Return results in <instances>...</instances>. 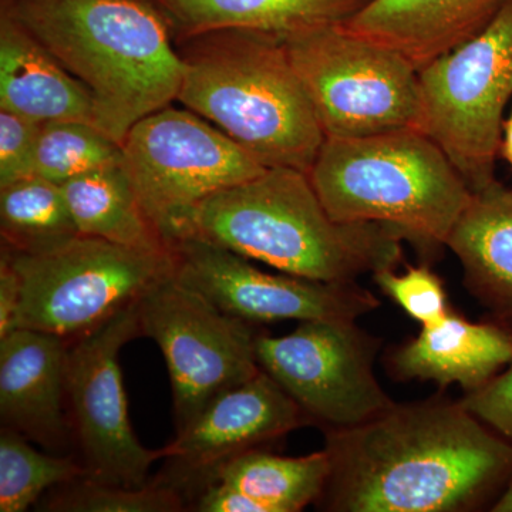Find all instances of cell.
Returning a JSON list of instances; mask_svg holds the SVG:
<instances>
[{
    "label": "cell",
    "mask_w": 512,
    "mask_h": 512,
    "mask_svg": "<svg viewBox=\"0 0 512 512\" xmlns=\"http://www.w3.org/2000/svg\"><path fill=\"white\" fill-rule=\"evenodd\" d=\"M330 473L318 500L339 512H448L468 507L512 468V444L460 403L396 404L328 429Z\"/></svg>",
    "instance_id": "obj_1"
},
{
    "label": "cell",
    "mask_w": 512,
    "mask_h": 512,
    "mask_svg": "<svg viewBox=\"0 0 512 512\" xmlns=\"http://www.w3.org/2000/svg\"><path fill=\"white\" fill-rule=\"evenodd\" d=\"M0 10L89 90L97 128L117 143L177 101L183 60L153 0H0Z\"/></svg>",
    "instance_id": "obj_2"
},
{
    "label": "cell",
    "mask_w": 512,
    "mask_h": 512,
    "mask_svg": "<svg viewBox=\"0 0 512 512\" xmlns=\"http://www.w3.org/2000/svg\"><path fill=\"white\" fill-rule=\"evenodd\" d=\"M187 237L320 282H355L394 269L404 241L386 225L333 220L308 173L289 167L265 168L215 192L192 211L180 239Z\"/></svg>",
    "instance_id": "obj_3"
},
{
    "label": "cell",
    "mask_w": 512,
    "mask_h": 512,
    "mask_svg": "<svg viewBox=\"0 0 512 512\" xmlns=\"http://www.w3.org/2000/svg\"><path fill=\"white\" fill-rule=\"evenodd\" d=\"M177 42L183 60L178 103L265 167L309 173L325 134L284 40L221 29Z\"/></svg>",
    "instance_id": "obj_4"
},
{
    "label": "cell",
    "mask_w": 512,
    "mask_h": 512,
    "mask_svg": "<svg viewBox=\"0 0 512 512\" xmlns=\"http://www.w3.org/2000/svg\"><path fill=\"white\" fill-rule=\"evenodd\" d=\"M308 175L333 220L386 225L423 247L447 244L473 195L441 148L416 128L326 137Z\"/></svg>",
    "instance_id": "obj_5"
},
{
    "label": "cell",
    "mask_w": 512,
    "mask_h": 512,
    "mask_svg": "<svg viewBox=\"0 0 512 512\" xmlns=\"http://www.w3.org/2000/svg\"><path fill=\"white\" fill-rule=\"evenodd\" d=\"M2 251L22 285L13 329L52 333L67 342L99 328L174 274L171 248H130L86 235L40 254Z\"/></svg>",
    "instance_id": "obj_6"
},
{
    "label": "cell",
    "mask_w": 512,
    "mask_h": 512,
    "mask_svg": "<svg viewBox=\"0 0 512 512\" xmlns=\"http://www.w3.org/2000/svg\"><path fill=\"white\" fill-rule=\"evenodd\" d=\"M414 128L433 140L471 192L495 181L512 97V0L480 33L419 70Z\"/></svg>",
    "instance_id": "obj_7"
},
{
    "label": "cell",
    "mask_w": 512,
    "mask_h": 512,
    "mask_svg": "<svg viewBox=\"0 0 512 512\" xmlns=\"http://www.w3.org/2000/svg\"><path fill=\"white\" fill-rule=\"evenodd\" d=\"M284 42L325 138L414 128L419 70L402 53L342 25L305 30Z\"/></svg>",
    "instance_id": "obj_8"
},
{
    "label": "cell",
    "mask_w": 512,
    "mask_h": 512,
    "mask_svg": "<svg viewBox=\"0 0 512 512\" xmlns=\"http://www.w3.org/2000/svg\"><path fill=\"white\" fill-rule=\"evenodd\" d=\"M121 150V167L168 245L183 237L202 201L268 168L194 111L174 104L134 124Z\"/></svg>",
    "instance_id": "obj_9"
},
{
    "label": "cell",
    "mask_w": 512,
    "mask_h": 512,
    "mask_svg": "<svg viewBox=\"0 0 512 512\" xmlns=\"http://www.w3.org/2000/svg\"><path fill=\"white\" fill-rule=\"evenodd\" d=\"M140 335L157 343L173 387L178 431L220 394L259 375L252 323L212 305L174 274L138 301Z\"/></svg>",
    "instance_id": "obj_10"
},
{
    "label": "cell",
    "mask_w": 512,
    "mask_h": 512,
    "mask_svg": "<svg viewBox=\"0 0 512 512\" xmlns=\"http://www.w3.org/2000/svg\"><path fill=\"white\" fill-rule=\"evenodd\" d=\"M379 346L356 320H305L285 336L258 335L256 359L305 417L348 429L394 406L373 370Z\"/></svg>",
    "instance_id": "obj_11"
},
{
    "label": "cell",
    "mask_w": 512,
    "mask_h": 512,
    "mask_svg": "<svg viewBox=\"0 0 512 512\" xmlns=\"http://www.w3.org/2000/svg\"><path fill=\"white\" fill-rule=\"evenodd\" d=\"M140 336L138 302L99 328L69 343L66 394L77 460L86 478L100 483L144 487L163 450L144 447L128 417L120 352Z\"/></svg>",
    "instance_id": "obj_12"
},
{
    "label": "cell",
    "mask_w": 512,
    "mask_h": 512,
    "mask_svg": "<svg viewBox=\"0 0 512 512\" xmlns=\"http://www.w3.org/2000/svg\"><path fill=\"white\" fill-rule=\"evenodd\" d=\"M174 276L222 312L245 322L357 320L379 308L373 293L355 282H320L272 275L248 258L197 237L170 244Z\"/></svg>",
    "instance_id": "obj_13"
},
{
    "label": "cell",
    "mask_w": 512,
    "mask_h": 512,
    "mask_svg": "<svg viewBox=\"0 0 512 512\" xmlns=\"http://www.w3.org/2000/svg\"><path fill=\"white\" fill-rule=\"evenodd\" d=\"M295 400L261 370L248 382L215 397L190 426L161 448L164 471L156 478L195 497L229 460L302 426Z\"/></svg>",
    "instance_id": "obj_14"
},
{
    "label": "cell",
    "mask_w": 512,
    "mask_h": 512,
    "mask_svg": "<svg viewBox=\"0 0 512 512\" xmlns=\"http://www.w3.org/2000/svg\"><path fill=\"white\" fill-rule=\"evenodd\" d=\"M66 339L32 329L0 338V420L55 454L72 441L67 414Z\"/></svg>",
    "instance_id": "obj_15"
},
{
    "label": "cell",
    "mask_w": 512,
    "mask_h": 512,
    "mask_svg": "<svg viewBox=\"0 0 512 512\" xmlns=\"http://www.w3.org/2000/svg\"><path fill=\"white\" fill-rule=\"evenodd\" d=\"M511 0H372L340 23L423 69L480 33Z\"/></svg>",
    "instance_id": "obj_16"
},
{
    "label": "cell",
    "mask_w": 512,
    "mask_h": 512,
    "mask_svg": "<svg viewBox=\"0 0 512 512\" xmlns=\"http://www.w3.org/2000/svg\"><path fill=\"white\" fill-rule=\"evenodd\" d=\"M0 110L40 124L82 121L96 126L89 90L74 79L28 30L2 10Z\"/></svg>",
    "instance_id": "obj_17"
},
{
    "label": "cell",
    "mask_w": 512,
    "mask_h": 512,
    "mask_svg": "<svg viewBox=\"0 0 512 512\" xmlns=\"http://www.w3.org/2000/svg\"><path fill=\"white\" fill-rule=\"evenodd\" d=\"M512 360V335L500 326L473 323L448 312L423 326L420 335L390 359L394 375L431 380L440 386L460 384L471 393L490 382Z\"/></svg>",
    "instance_id": "obj_18"
},
{
    "label": "cell",
    "mask_w": 512,
    "mask_h": 512,
    "mask_svg": "<svg viewBox=\"0 0 512 512\" xmlns=\"http://www.w3.org/2000/svg\"><path fill=\"white\" fill-rule=\"evenodd\" d=\"M446 245L461 262L470 292L512 323V188L495 180L473 192Z\"/></svg>",
    "instance_id": "obj_19"
},
{
    "label": "cell",
    "mask_w": 512,
    "mask_h": 512,
    "mask_svg": "<svg viewBox=\"0 0 512 512\" xmlns=\"http://www.w3.org/2000/svg\"><path fill=\"white\" fill-rule=\"evenodd\" d=\"M178 39L221 29L251 30L285 40L340 25L372 0H153Z\"/></svg>",
    "instance_id": "obj_20"
},
{
    "label": "cell",
    "mask_w": 512,
    "mask_h": 512,
    "mask_svg": "<svg viewBox=\"0 0 512 512\" xmlns=\"http://www.w3.org/2000/svg\"><path fill=\"white\" fill-rule=\"evenodd\" d=\"M62 190L80 235L130 248L170 249L141 207L121 163L72 178Z\"/></svg>",
    "instance_id": "obj_21"
},
{
    "label": "cell",
    "mask_w": 512,
    "mask_h": 512,
    "mask_svg": "<svg viewBox=\"0 0 512 512\" xmlns=\"http://www.w3.org/2000/svg\"><path fill=\"white\" fill-rule=\"evenodd\" d=\"M329 473L325 448L303 457L276 456L255 448L225 463L214 481L251 495L269 512H298L319 500Z\"/></svg>",
    "instance_id": "obj_22"
},
{
    "label": "cell",
    "mask_w": 512,
    "mask_h": 512,
    "mask_svg": "<svg viewBox=\"0 0 512 512\" xmlns=\"http://www.w3.org/2000/svg\"><path fill=\"white\" fill-rule=\"evenodd\" d=\"M2 247L20 254H40L77 237L76 224L62 185L39 175L0 187Z\"/></svg>",
    "instance_id": "obj_23"
},
{
    "label": "cell",
    "mask_w": 512,
    "mask_h": 512,
    "mask_svg": "<svg viewBox=\"0 0 512 512\" xmlns=\"http://www.w3.org/2000/svg\"><path fill=\"white\" fill-rule=\"evenodd\" d=\"M32 441L0 430V512H23L59 485L86 477L79 460L67 454L42 453Z\"/></svg>",
    "instance_id": "obj_24"
},
{
    "label": "cell",
    "mask_w": 512,
    "mask_h": 512,
    "mask_svg": "<svg viewBox=\"0 0 512 512\" xmlns=\"http://www.w3.org/2000/svg\"><path fill=\"white\" fill-rule=\"evenodd\" d=\"M121 144L82 121H49L40 126L35 175L62 185L79 175L121 163Z\"/></svg>",
    "instance_id": "obj_25"
},
{
    "label": "cell",
    "mask_w": 512,
    "mask_h": 512,
    "mask_svg": "<svg viewBox=\"0 0 512 512\" xmlns=\"http://www.w3.org/2000/svg\"><path fill=\"white\" fill-rule=\"evenodd\" d=\"M42 510L53 512H181L187 500L171 485L154 478L144 487L79 478L47 493Z\"/></svg>",
    "instance_id": "obj_26"
},
{
    "label": "cell",
    "mask_w": 512,
    "mask_h": 512,
    "mask_svg": "<svg viewBox=\"0 0 512 512\" xmlns=\"http://www.w3.org/2000/svg\"><path fill=\"white\" fill-rule=\"evenodd\" d=\"M373 279L407 315L430 326L447 315V296L443 282L429 268H409L399 275L393 269L375 272Z\"/></svg>",
    "instance_id": "obj_27"
},
{
    "label": "cell",
    "mask_w": 512,
    "mask_h": 512,
    "mask_svg": "<svg viewBox=\"0 0 512 512\" xmlns=\"http://www.w3.org/2000/svg\"><path fill=\"white\" fill-rule=\"evenodd\" d=\"M40 126L36 121L0 110V187L35 175Z\"/></svg>",
    "instance_id": "obj_28"
},
{
    "label": "cell",
    "mask_w": 512,
    "mask_h": 512,
    "mask_svg": "<svg viewBox=\"0 0 512 512\" xmlns=\"http://www.w3.org/2000/svg\"><path fill=\"white\" fill-rule=\"evenodd\" d=\"M461 404L485 426L512 443V360L504 372L468 393Z\"/></svg>",
    "instance_id": "obj_29"
},
{
    "label": "cell",
    "mask_w": 512,
    "mask_h": 512,
    "mask_svg": "<svg viewBox=\"0 0 512 512\" xmlns=\"http://www.w3.org/2000/svg\"><path fill=\"white\" fill-rule=\"evenodd\" d=\"M191 510L197 512H269L268 507L238 488L212 481L191 500Z\"/></svg>",
    "instance_id": "obj_30"
},
{
    "label": "cell",
    "mask_w": 512,
    "mask_h": 512,
    "mask_svg": "<svg viewBox=\"0 0 512 512\" xmlns=\"http://www.w3.org/2000/svg\"><path fill=\"white\" fill-rule=\"evenodd\" d=\"M22 285L15 266L10 262L8 254L0 255V338L8 335L13 329V320L19 309Z\"/></svg>",
    "instance_id": "obj_31"
},
{
    "label": "cell",
    "mask_w": 512,
    "mask_h": 512,
    "mask_svg": "<svg viewBox=\"0 0 512 512\" xmlns=\"http://www.w3.org/2000/svg\"><path fill=\"white\" fill-rule=\"evenodd\" d=\"M503 131L504 138L503 141H501V154H503L507 163L510 164L512 170V110L510 119L504 123Z\"/></svg>",
    "instance_id": "obj_32"
},
{
    "label": "cell",
    "mask_w": 512,
    "mask_h": 512,
    "mask_svg": "<svg viewBox=\"0 0 512 512\" xmlns=\"http://www.w3.org/2000/svg\"><path fill=\"white\" fill-rule=\"evenodd\" d=\"M494 512H512V481L510 487L503 494V497L494 505Z\"/></svg>",
    "instance_id": "obj_33"
}]
</instances>
